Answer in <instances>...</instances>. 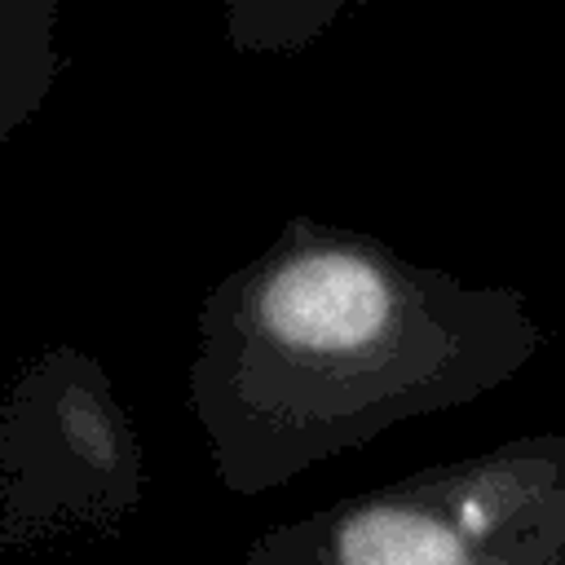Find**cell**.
<instances>
[{"instance_id":"3","label":"cell","mask_w":565,"mask_h":565,"mask_svg":"<svg viewBox=\"0 0 565 565\" xmlns=\"http://www.w3.org/2000/svg\"><path fill=\"white\" fill-rule=\"evenodd\" d=\"M141 441L106 371L44 349L0 397V547L106 539L141 508Z\"/></svg>"},{"instance_id":"2","label":"cell","mask_w":565,"mask_h":565,"mask_svg":"<svg viewBox=\"0 0 565 565\" xmlns=\"http://www.w3.org/2000/svg\"><path fill=\"white\" fill-rule=\"evenodd\" d=\"M243 565H565V437L525 433L265 530Z\"/></svg>"},{"instance_id":"4","label":"cell","mask_w":565,"mask_h":565,"mask_svg":"<svg viewBox=\"0 0 565 565\" xmlns=\"http://www.w3.org/2000/svg\"><path fill=\"white\" fill-rule=\"evenodd\" d=\"M57 0H0V146L49 97L57 53Z\"/></svg>"},{"instance_id":"1","label":"cell","mask_w":565,"mask_h":565,"mask_svg":"<svg viewBox=\"0 0 565 565\" xmlns=\"http://www.w3.org/2000/svg\"><path fill=\"white\" fill-rule=\"evenodd\" d=\"M543 327L508 282H463L362 230L291 216L207 287L190 411L230 494H265L393 424L512 380Z\"/></svg>"},{"instance_id":"5","label":"cell","mask_w":565,"mask_h":565,"mask_svg":"<svg viewBox=\"0 0 565 565\" xmlns=\"http://www.w3.org/2000/svg\"><path fill=\"white\" fill-rule=\"evenodd\" d=\"M340 13L335 0L327 4H230V44L234 49H300L309 44L331 18Z\"/></svg>"}]
</instances>
